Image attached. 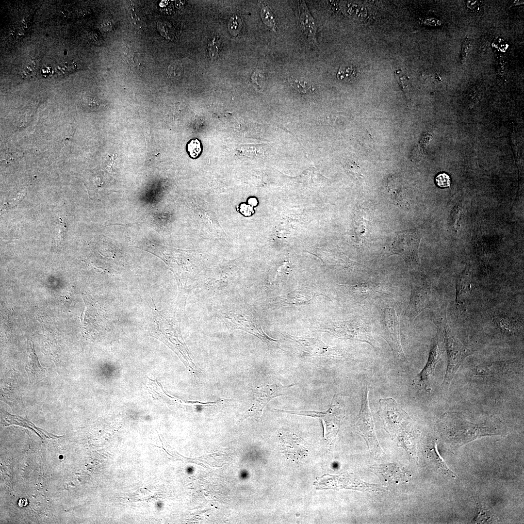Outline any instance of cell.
<instances>
[{
  "label": "cell",
  "instance_id": "e0dca14e",
  "mask_svg": "<svg viewBox=\"0 0 524 524\" xmlns=\"http://www.w3.org/2000/svg\"><path fill=\"white\" fill-rule=\"evenodd\" d=\"M121 58L131 71L138 72L142 70V56L133 47L129 45L124 47L121 51Z\"/></svg>",
  "mask_w": 524,
  "mask_h": 524
},
{
  "label": "cell",
  "instance_id": "83f0119b",
  "mask_svg": "<svg viewBox=\"0 0 524 524\" xmlns=\"http://www.w3.org/2000/svg\"><path fill=\"white\" fill-rule=\"evenodd\" d=\"M497 323L504 332L508 334H513L515 331L514 326L507 319L498 317L496 319Z\"/></svg>",
  "mask_w": 524,
  "mask_h": 524
},
{
  "label": "cell",
  "instance_id": "4316f807",
  "mask_svg": "<svg viewBox=\"0 0 524 524\" xmlns=\"http://www.w3.org/2000/svg\"><path fill=\"white\" fill-rule=\"evenodd\" d=\"M182 71L183 68L181 63L179 61H176L169 66L167 74L168 76L178 77L181 76Z\"/></svg>",
  "mask_w": 524,
  "mask_h": 524
},
{
  "label": "cell",
  "instance_id": "4dcf8cb0",
  "mask_svg": "<svg viewBox=\"0 0 524 524\" xmlns=\"http://www.w3.org/2000/svg\"><path fill=\"white\" fill-rule=\"evenodd\" d=\"M437 185L442 188H446L450 186V178L449 175L446 173L439 174L435 179Z\"/></svg>",
  "mask_w": 524,
  "mask_h": 524
},
{
  "label": "cell",
  "instance_id": "7402d4cb",
  "mask_svg": "<svg viewBox=\"0 0 524 524\" xmlns=\"http://www.w3.org/2000/svg\"><path fill=\"white\" fill-rule=\"evenodd\" d=\"M261 16L263 23L274 32L276 31V22L270 9L263 4L261 10Z\"/></svg>",
  "mask_w": 524,
  "mask_h": 524
},
{
  "label": "cell",
  "instance_id": "ac0fdd59",
  "mask_svg": "<svg viewBox=\"0 0 524 524\" xmlns=\"http://www.w3.org/2000/svg\"><path fill=\"white\" fill-rule=\"evenodd\" d=\"M472 290V283L468 280L459 278L456 284V302L459 305H463Z\"/></svg>",
  "mask_w": 524,
  "mask_h": 524
},
{
  "label": "cell",
  "instance_id": "d6986e66",
  "mask_svg": "<svg viewBox=\"0 0 524 524\" xmlns=\"http://www.w3.org/2000/svg\"><path fill=\"white\" fill-rule=\"evenodd\" d=\"M288 81L290 85L301 94H307L314 90L312 84L303 78L290 77Z\"/></svg>",
  "mask_w": 524,
  "mask_h": 524
},
{
  "label": "cell",
  "instance_id": "8992f818",
  "mask_svg": "<svg viewBox=\"0 0 524 524\" xmlns=\"http://www.w3.org/2000/svg\"><path fill=\"white\" fill-rule=\"evenodd\" d=\"M443 336L448 364L442 385L448 387L461 364L472 352L452 335L448 328L444 327Z\"/></svg>",
  "mask_w": 524,
  "mask_h": 524
},
{
  "label": "cell",
  "instance_id": "ba28073f",
  "mask_svg": "<svg viewBox=\"0 0 524 524\" xmlns=\"http://www.w3.org/2000/svg\"><path fill=\"white\" fill-rule=\"evenodd\" d=\"M287 336L295 343L299 351L305 357L334 359L344 358L343 353L337 349L327 345L315 338L298 337L289 334H287Z\"/></svg>",
  "mask_w": 524,
  "mask_h": 524
},
{
  "label": "cell",
  "instance_id": "9a60e30c",
  "mask_svg": "<svg viewBox=\"0 0 524 524\" xmlns=\"http://www.w3.org/2000/svg\"><path fill=\"white\" fill-rule=\"evenodd\" d=\"M426 456L432 464L442 474L456 478V475L447 467L446 463L440 456L437 448V441L434 438L428 440L426 448Z\"/></svg>",
  "mask_w": 524,
  "mask_h": 524
},
{
  "label": "cell",
  "instance_id": "d4e9b609",
  "mask_svg": "<svg viewBox=\"0 0 524 524\" xmlns=\"http://www.w3.org/2000/svg\"><path fill=\"white\" fill-rule=\"evenodd\" d=\"M242 27V23L241 18L237 15L232 16L228 24V31L229 33L233 36H236L240 33Z\"/></svg>",
  "mask_w": 524,
  "mask_h": 524
},
{
  "label": "cell",
  "instance_id": "6da1fadb",
  "mask_svg": "<svg viewBox=\"0 0 524 524\" xmlns=\"http://www.w3.org/2000/svg\"><path fill=\"white\" fill-rule=\"evenodd\" d=\"M276 410L283 413L310 416L319 419L322 424L324 438L326 441L329 442L335 440L345 413L344 398L336 393L333 395L329 408L325 411H295L282 409H276Z\"/></svg>",
  "mask_w": 524,
  "mask_h": 524
},
{
  "label": "cell",
  "instance_id": "44dd1931",
  "mask_svg": "<svg viewBox=\"0 0 524 524\" xmlns=\"http://www.w3.org/2000/svg\"><path fill=\"white\" fill-rule=\"evenodd\" d=\"M30 348L29 350L28 354V362L27 365V370L30 373H38L40 375L43 369L40 365L39 361L37 359L35 353L34 352L33 347L30 344Z\"/></svg>",
  "mask_w": 524,
  "mask_h": 524
},
{
  "label": "cell",
  "instance_id": "30bf717a",
  "mask_svg": "<svg viewBox=\"0 0 524 524\" xmlns=\"http://www.w3.org/2000/svg\"><path fill=\"white\" fill-rule=\"evenodd\" d=\"M411 285L410 299L404 314L405 318L409 322L413 321L431 304L430 290L426 283L413 282Z\"/></svg>",
  "mask_w": 524,
  "mask_h": 524
},
{
  "label": "cell",
  "instance_id": "277c9868",
  "mask_svg": "<svg viewBox=\"0 0 524 524\" xmlns=\"http://www.w3.org/2000/svg\"><path fill=\"white\" fill-rule=\"evenodd\" d=\"M380 312V335L389 345L394 358L402 362L406 361L400 340L399 321L392 307L381 309Z\"/></svg>",
  "mask_w": 524,
  "mask_h": 524
},
{
  "label": "cell",
  "instance_id": "8fae6325",
  "mask_svg": "<svg viewBox=\"0 0 524 524\" xmlns=\"http://www.w3.org/2000/svg\"><path fill=\"white\" fill-rule=\"evenodd\" d=\"M443 353L442 344L437 335L432 341L427 361L422 371L413 380V383L429 390L436 365Z\"/></svg>",
  "mask_w": 524,
  "mask_h": 524
},
{
  "label": "cell",
  "instance_id": "7c38bea8",
  "mask_svg": "<svg viewBox=\"0 0 524 524\" xmlns=\"http://www.w3.org/2000/svg\"><path fill=\"white\" fill-rule=\"evenodd\" d=\"M316 295L310 291L297 290L289 292L273 299L277 306H297L310 303Z\"/></svg>",
  "mask_w": 524,
  "mask_h": 524
},
{
  "label": "cell",
  "instance_id": "f546056e",
  "mask_svg": "<svg viewBox=\"0 0 524 524\" xmlns=\"http://www.w3.org/2000/svg\"><path fill=\"white\" fill-rule=\"evenodd\" d=\"M207 48L209 55L212 59H214L218 56V40L216 37L209 41Z\"/></svg>",
  "mask_w": 524,
  "mask_h": 524
},
{
  "label": "cell",
  "instance_id": "cb8c5ba5",
  "mask_svg": "<svg viewBox=\"0 0 524 524\" xmlns=\"http://www.w3.org/2000/svg\"><path fill=\"white\" fill-rule=\"evenodd\" d=\"M38 64V61L34 59L28 61L22 66L21 74L25 78H29L33 76L37 72Z\"/></svg>",
  "mask_w": 524,
  "mask_h": 524
},
{
  "label": "cell",
  "instance_id": "5b68a950",
  "mask_svg": "<svg viewBox=\"0 0 524 524\" xmlns=\"http://www.w3.org/2000/svg\"><path fill=\"white\" fill-rule=\"evenodd\" d=\"M443 423L447 433L455 436H471L476 437L496 433V429L490 424L476 425L470 423L462 418L460 414L449 412L443 417Z\"/></svg>",
  "mask_w": 524,
  "mask_h": 524
},
{
  "label": "cell",
  "instance_id": "ffe728a7",
  "mask_svg": "<svg viewBox=\"0 0 524 524\" xmlns=\"http://www.w3.org/2000/svg\"><path fill=\"white\" fill-rule=\"evenodd\" d=\"M68 226L65 221L60 218V220L56 223L54 230L53 242L54 245L59 246L65 241L66 234L67 231Z\"/></svg>",
  "mask_w": 524,
  "mask_h": 524
},
{
  "label": "cell",
  "instance_id": "603a6c76",
  "mask_svg": "<svg viewBox=\"0 0 524 524\" xmlns=\"http://www.w3.org/2000/svg\"><path fill=\"white\" fill-rule=\"evenodd\" d=\"M356 74V71L354 67L344 66L339 68L337 75L340 80L349 81L355 78Z\"/></svg>",
  "mask_w": 524,
  "mask_h": 524
},
{
  "label": "cell",
  "instance_id": "f1b7e54d",
  "mask_svg": "<svg viewBox=\"0 0 524 524\" xmlns=\"http://www.w3.org/2000/svg\"><path fill=\"white\" fill-rule=\"evenodd\" d=\"M251 81L257 89H262L265 83V77L262 72L257 71L251 76Z\"/></svg>",
  "mask_w": 524,
  "mask_h": 524
},
{
  "label": "cell",
  "instance_id": "4fadbf2b",
  "mask_svg": "<svg viewBox=\"0 0 524 524\" xmlns=\"http://www.w3.org/2000/svg\"><path fill=\"white\" fill-rule=\"evenodd\" d=\"M1 415L2 424L5 426L16 425L28 428L33 430L42 438L53 439L59 437V436H56L48 433L45 430L36 426L34 424L32 423L27 418H23L18 415L11 414L7 411L4 410H1Z\"/></svg>",
  "mask_w": 524,
  "mask_h": 524
},
{
  "label": "cell",
  "instance_id": "5bb4252c",
  "mask_svg": "<svg viewBox=\"0 0 524 524\" xmlns=\"http://www.w3.org/2000/svg\"><path fill=\"white\" fill-rule=\"evenodd\" d=\"M300 26L310 43L316 42V26L304 0L300 1L299 5Z\"/></svg>",
  "mask_w": 524,
  "mask_h": 524
},
{
  "label": "cell",
  "instance_id": "52a82bcc",
  "mask_svg": "<svg viewBox=\"0 0 524 524\" xmlns=\"http://www.w3.org/2000/svg\"><path fill=\"white\" fill-rule=\"evenodd\" d=\"M295 385L284 386L279 382L262 384L254 391L251 407L246 411L243 419L249 416L261 417L263 410L272 399L287 394L289 388Z\"/></svg>",
  "mask_w": 524,
  "mask_h": 524
},
{
  "label": "cell",
  "instance_id": "9c48e42d",
  "mask_svg": "<svg viewBox=\"0 0 524 524\" xmlns=\"http://www.w3.org/2000/svg\"><path fill=\"white\" fill-rule=\"evenodd\" d=\"M223 319L231 329H240L261 339L266 344L276 346L277 340L271 338L263 331L261 326L248 315L232 311L223 313Z\"/></svg>",
  "mask_w": 524,
  "mask_h": 524
},
{
  "label": "cell",
  "instance_id": "484cf974",
  "mask_svg": "<svg viewBox=\"0 0 524 524\" xmlns=\"http://www.w3.org/2000/svg\"><path fill=\"white\" fill-rule=\"evenodd\" d=\"M187 151L192 158H196L202 151L200 142L197 139L191 140L187 144Z\"/></svg>",
  "mask_w": 524,
  "mask_h": 524
},
{
  "label": "cell",
  "instance_id": "2e32d148",
  "mask_svg": "<svg viewBox=\"0 0 524 524\" xmlns=\"http://www.w3.org/2000/svg\"><path fill=\"white\" fill-rule=\"evenodd\" d=\"M514 365V361H505L492 363L490 365H479L476 367V375L486 377L501 375L511 369Z\"/></svg>",
  "mask_w": 524,
  "mask_h": 524
},
{
  "label": "cell",
  "instance_id": "7a4b0ae2",
  "mask_svg": "<svg viewBox=\"0 0 524 524\" xmlns=\"http://www.w3.org/2000/svg\"><path fill=\"white\" fill-rule=\"evenodd\" d=\"M319 330L328 332L339 338L365 342L373 347L376 345L372 327L365 319L362 318L328 323Z\"/></svg>",
  "mask_w": 524,
  "mask_h": 524
},
{
  "label": "cell",
  "instance_id": "3957f363",
  "mask_svg": "<svg viewBox=\"0 0 524 524\" xmlns=\"http://www.w3.org/2000/svg\"><path fill=\"white\" fill-rule=\"evenodd\" d=\"M379 404L377 413L390 434H398L402 437L411 432L409 417L395 399L392 397L381 398Z\"/></svg>",
  "mask_w": 524,
  "mask_h": 524
}]
</instances>
